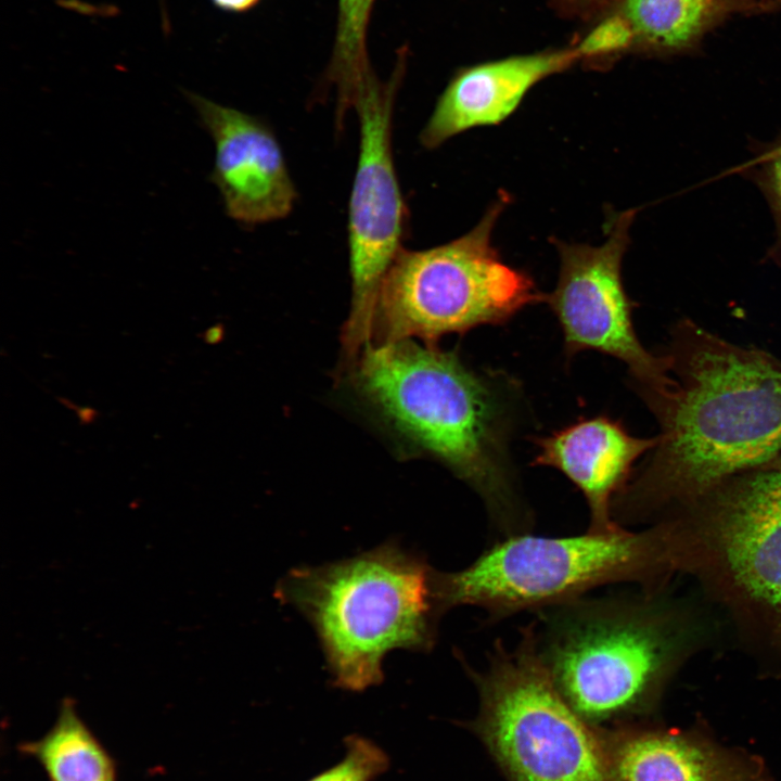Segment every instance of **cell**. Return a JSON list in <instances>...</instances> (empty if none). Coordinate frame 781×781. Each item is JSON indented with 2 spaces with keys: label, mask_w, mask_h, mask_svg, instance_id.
<instances>
[{
  "label": "cell",
  "mask_w": 781,
  "mask_h": 781,
  "mask_svg": "<svg viewBox=\"0 0 781 781\" xmlns=\"http://www.w3.org/2000/svg\"><path fill=\"white\" fill-rule=\"evenodd\" d=\"M49 781H117L114 757L84 721L71 697L62 700L52 727L18 745Z\"/></svg>",
  "instance_id": "obj_16"
},
{
  "label": "cell",
  "mask_w": 781,
  "mask_h": 781,
  "mask_svg": "<svg viewBox=\"0 0 781 781\" xmlns=\"http://www.w3.org/2000/svg\"><path fill=\"white\" fill-rule=\"evenodd\" d=\"M344 744L343 759L307 781H373L388 769L387 753L371 739L354 733Z\"/></svg>",
  "instance_id": "obj_19"
},
{
  "label": "cell",
  "mask_w": 781,
  "mask_h": 781,
  "mask_svg": "<svg viewBox=\"0 0 781 781\" xmlns=\"http://www.w3.org/2000/svg\"><path fill=\"white\" fill-rule=\"evenodd\" d=\"M503 538L466 567L436 572L443 613L471 605L498 619L573 600L610 584L636 582L661 590L676 574L663 522L638 532L620 526L569 537L524 533Z\"/></svg>",
  "instance_id": "obj_6"
},
{
  "label": "cell",
  "mask_w": 781,
  "mask_h": 781,
  "mask_svg": "<svg viewBox=\"0 0 781 781\" xmlns=\"http://www.w3.org/2000/svg\"><path fill=\"white\" fill-rule=\"evenodd\" d=\"M509 196L503 192L466 234L435 247L402 248L380 285L369 344L444 335L500 325L545 300L533 279L505 264L491 244Z\"/></svg>",
  "instance_id": "obj_7"
},
{
  "label": "cell",
  "mask_w": 781,
  "mask_h": 781,
  "mask_svg": "<svg viewBox=\"0 0 781 781\" xmlns=\"http://www.w3.org/2000/svg\"><path fill=\"white\" fill-rule=\"evenodd\" d=\"M375 0H338L337 23L328 67L337 103L345 104L375 76L368 57L367 35Z\"/></svg>",
  "instance_id": "obj_17"
},
{
  "label": "cell",
  "mask_w": 781,
  "mask_h": 781,
  "mask_svg": "<svg viewBox=\"0 0 781 781\" xmlns=\"http://www.w3.org/2000/svg\"><path fill=\"white\" fill-rule=\"evenodd\" d=\"M781 9V0H623L633 43L658 54L687 53L728 18Z\"/></svg>",
  "instance_id": "obj_15"
},
{
  "label": "cell",
  "mask_w": 781,
  "mask_h": 781,
  "mask_svg": "<svg viewBox=\"0 0 781 781\" xmlns=\"http://www.w3.org/2000/svg\"><path fill=\"white\" fill-rule=\"evenodd\" d=\"M537 612L539 657L560 694L589 724L651 706L708 635L693 607L663 590L579 597Z\"/></svg>",
  "instance_id": "obj_3"
},
{
  "label": "cell",
  "mask_w": 781,
  "mask_h": 781,
  "mask_svg": "<svg viewBox=\"0 0 781 781\" xmlns=\"http://www.w3.org/2000/svg\"><path fill=\"white\" fill-rule=\"evenodd\" d=\"M662 353L675 385L638 394L655 447L613 501L618 524L661 520L724 479L781 453V359L688 318Z\"/></svg>",
  "instance_id": "obj_1"
},
{
  "label": "cell",
  "mask_w": 781,
  "mask_h": 781,
  "mask_svg": "<svg viewBox=\"0 0 781 781\" xmlns=\"http://www.w3.org/2000/svg\"><path fill=\"white\" fill-rule=\"evenodd\" d=\"M533 465L560 471L584 495L589 532L609 533L615 522V497L635 473V464L656 445L657 437H639L609 415L581 418L549 435L534 437Z\"/></svg>",
  "instance_id": "obj_12"
},
{
  "label": "cell",
  "mask_w": 781,
  "mask_h": 781,
  "mask_svg": "<svg viewBox=\"0 0 781 781\" xmlns=\"http://www.w3.org/2000/svg\"><path fill=\"white\" fill-rule=\"evenodd\" d=\"M582 59L577 47L515 55L458 71L438 98L420 133L425 149H436L469 129L507 119L543 78Z\"/></svg>",
  "instance_id": "obj_13"
},
{
  "label": "cell",
  "mask_w": 781,
  "mask_h": 781,
  "mask_svg": "<svg viewBox=\"0 0 781 781\" xmlns=\"http://www.w3.org/2000/svg\"><path fill=\"white\" fill-rule=\"evenodd\" d=\"M751 152V158L738 172L759 189L769 205L776 238L767 257L781 266V133L771 141H755Z\"/></svg>",
  "instance_id": "obj_18"
},
{
  "label": "cell",
  "mask_w": 781,
  "mask_h": 781,
  "mask_svg": "<svg viewBox=\"0 0 781 781\" xmlns=\"http://www.w3.org/2000/svg\"><path fill=\"white\" fill-rule=\"evenodd\" d=\"M675 572L692 576L740 637L781 665V453L665 515Z\"/></svg>",
  "instance_id": "obj_5"
},
{
  "label": "cell",
  "mask_w": 781,
  "mask_h": 781,
  "mask_svg": "<svg viewBox=\"0 0 781 781\" xmlns=\"http://www.w3.org/2000/svg\"><path fill=\"white\" fill-rule=\"evenodd\" d=\"M464 667L479 694L474 728L510 781H616L603 737L543 666L533 624L513 650L496 641L484 670Z\"/></svg>",
  "instance_id": "obj_8"
},
{
  "label": "cell",
  "mask_w": 781,
  "mask_h": 781,
  "mask_svg": "<svg viewBox=\"0 0 781 781\" xmlns=\"http://www.w3.org/2000/svg\"><path fill=\"white\" fill-rule=\"evenodd\" d=\"M603 741L616 781H771L755 757L694 733L625 729Z\"/></svg>",
  "instance_id": "obj_14"
},
{
  "label": "cell",
  "mask_w": 781,
  "mask_h": 781,
  "mask_svg": "<svg viewBox=\"0 0 781 781\" xmlns=\"http://www.w3.org/2000/svg\"><path fill=\"white\" fill-rule=\"evenodd\" d=\"M404 61L398 60L388 80L376 78L351 103L359 119L360 139L348 203L351 308L343 331L347 356L358 354L369 341L380 285L404 248L408 213L392 148L394 105Z\"/></svg>",
  "instance_id": "obj_9"
},
{
  "label": "cell",
  "mask_w": 781,
  "mask_h": 781,
  "mask_svg": "<svg viewBox=\"0 0 781 781\" xmlns=\"http://www.w3.org/2000/svg\"><path fill=\"white\" fill-rule=\"evenodd\" d=\"M633 44V34L622 16L609 17L576 46L582 59L619 52Z\"/></svg>",
  "instance_id": "obj_20"
},
{
  "label": "cell",
  "mask_w": 781,
  "mask_h": 781,
  "mask_svg": "<svg viewBox=\"0 0 781 781\" xmlns=\"http://www.w3.org/2000/svg\"><path fill=\"white\" fill-rule=\"evenodd\" d=\"M215 8L227 13L241 14L254 9L260 0H209Z\"/></svg>",
  "instance_id": "obj_21"
},
{
  "label": "cell",
  "mask_w": 781,
  "mask_h": 781,
  "mask_svg": "<svg viewBox=\"0 0 781 781\" xmlns=\"http://www.w3.org/2000/svg\"><path fill=\"white\" fill-rule=\"evenodd\" d=\"M184 94L215 143L210 180L221 194L227 215L247 226L285 218L297 191L269 126L194 92Z\"/></svg>",
  "instance_id": "obj_11"
},
{
  "label": "cell",
  "mask_w": 781,
  "mask_h": 781,
  "mask_svg": "<svg viewBox=\"0 0 781 781\" xmlns=\"http://www.w3.org/2000/svg\"><path fill=\"white\" fill-rule=\"evenodd\" d=\"M354 361L359 395L412 451L472 488L504 537L527 533L533 517L512 456L527 413L518 381L412 338L368 343Z\"/></svg>",
  "instance_id": "obj_2"
},
{
  "label": "cell",
  "mask_w": 781,
  "mask_h": 781,
  "mask_svg": "<svg viewBox=\"0 0 781 781\" xmlns=\"http://www.w3.org/2000/svg\"><path fill=\"white\" fill-rule=\"evenodd\" d=\"M435 573L395 542L356 556L290 571L277 598L315 629L333 684L363 691L383 680L382 663L396 649L428 651L443 615Z\"/></svg>",
  "instance_id": "obj_4"
},
{
  "label": "cell",
  "mask_w": 781,
  "mask_h": 781,
  "mask_svg": "<svg viewBox=\"0 0 781 781\" xmlns=\"http://www.w3.org/2000/svg\"><path fill=\"white\" fill-rule=\"evenodd\" d=\"M637 210L622 212L606 225L599 246L555 241L560 274L545 300L563 334L564 354L572 358L594 350L624 362L636 393L675 385L667 357L640 342L632 319L633 303L622 278V260Z\"/></svg>",
  "instance_id": "obj_10"
},
{
  "label": "cell",
  "mask_w": 781,
  "mask_h": 781,
  "mask_svg": "<svg viewBox=\"0 0 781 781\" xmlns=\"http://www.w3.org/2000/svg\"><path fill=\"white\" fill-rule=\"evenodd\" d=\"M201 336L206 344H215L220 337V330L218 329V327H212L207 329Z\"/></svg>",
  "instance_id": "obj_22"
}]
</instances>
